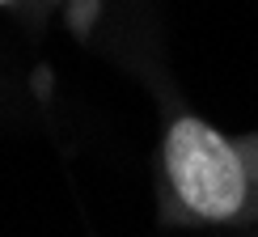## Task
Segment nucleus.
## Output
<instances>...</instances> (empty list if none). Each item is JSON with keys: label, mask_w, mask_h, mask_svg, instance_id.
<instances>
[{"label": "nucleus", "mask_w": 258, "mask_h": 237, "mask_svg": "<svg viewBox=\"0 0 258 237\" xmlns=\"http://www.w3.org/2000/svg\"><path fill=\"white\" fill-rule=\"evenodd\" d=\"M161 169L174 203L199 224H233L254 208L258 165L245 144L199 114H178L161 144Z\"/></svg>", "instance_id": "1"}, {"label": "nucleus", "mask_w": 258, "mask_h": 237, "mask_svg": "<svg viewBox=\"0 0 258 237\" xmlns=\"http://www.w3.org/2000/svg\"><path fill=\"white\" fill-rule=\"evenodd\" d=\"M0 5H13V0H0Z\"/></svg>", "instance_id": "2"}]
</instances>
